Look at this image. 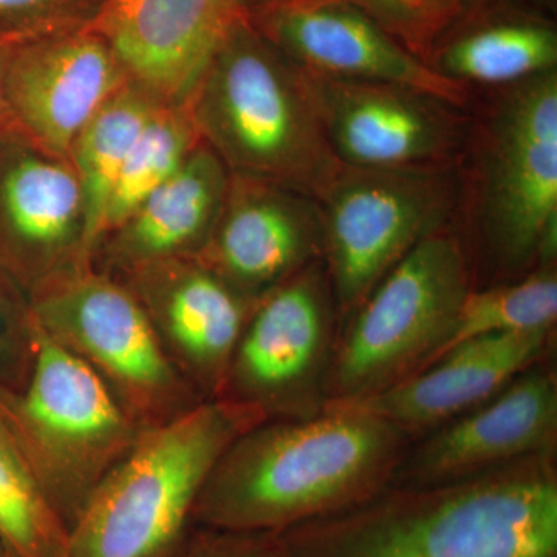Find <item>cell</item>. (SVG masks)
Masks as SVG:
<instances>
[{
  "mask_svg": "<svg viewBox=\"0 0 557 557\" xmlns=\"http://www.w3.org/2000/svg\"><path fill=\"white\" fill-rule=\"evenodd\" d=\"M555 450L468 478L388 485L278 533L285 557H557Z\"/></svg>",
  "mask_w": 557,
  "mask_h": 557,
  "instance_id": "1",
  "label": "cell"
},
{
  "mask_svg": "<svg viewBox=\"0 0 557 557\" xmlns=\"http://www.w3.org/2000/svg\"><path fill=\"white\" fill-rule=\"evenodd\" d=\"M416 435L348 406L271 418L226 449L201 491L194 527L282 533L391 485Z\"/></svg>",
  "mask_w": 557,
  "mask_h": 557,
  "instance_id": "2",
  "label": "cell"
},
{
  "mask_svg": "<svg viewBox=\"0 0 557 557\" xmlns=\"http://www.w3.org/2000/svg\"><path fill=\"white\" fill-rule=\"evenodd\" d=\"M228 397L203 399L143 428L70 528L69 557H175L188 545L209 475L226 449L262 421Z\"/></svg>",
  "mask_w": 557,
  "mask_h": 557,
  "instance_id": "3",
  "label": "cell"
},
{
  "mask_svg": "<svg viewBox=\"0 0 557 557\" xmlns=\"http://www.w3.org/2000/svg\"><path fill=\"white\" fill-rule=\"evenodd\" d=\"M233 175L319 200L344 164L330 149L298 65L249 21L234 25L188 102Z\"/></svg>",
  "mask_w": 557,
  "mask_h": 557,
  "instance_id": "4",
  "label": "cell"
},
{
  "mask_svg": "<svg viewBox=\"0 0 557 557\" xmlns=\"http://www.w3.org/2000/svg\"><path fill=\"white\" fill-rule=\"evenodd\" d=\"M482 124L472 121L469 214L497 274L555 265L557 247V73L498 87Z\"/></svg>",
  "mask_w": 557,
  "mask_h": 557,
  "instance_id": "5",
  "label": "cell"
},
{
  "mask_svg": "<svg viewBox=\"0 0 557 557\" xmlns=\"http://www.w3.org/2000/svg\"><path fill=\"white\" fill-rule=\"evenodd\" d=\"M0 420L69 530L143 429L104 380L36 321L30 370L20 391L0 394Z\"/></svg>",
  "mask_w": 557,
  "mask_h": 557,
  "instance_id": "6",
  "label": "cell"
},
{
  "mask_svg": "<svg viewBox=\"0 0 557 557\" xmlns=\"http://www.w3.org/2000/svg\"><path fill=\"white\" fill-rule=\"evenodd\" d=\"M472 289L465 237L429 233L362 300L330 359L324 405L358 401L418 372L445 346Z\"/></svg>",
  "mask_w": 557,
  "mask_h": 557,
  "instance_id": "7",
  "label": "cell"
},
{
  "mask_svg": "<svg viewBox=\"0 0 557 557\" xmlns=\"http://www.w3.org/2000/svg\"><path fill=\"white\" fill-rule=\"evenodd\" d=\"M28 296L36 324L87 362L139 426L164 423L203 401L119 277L91 265L70 267Z\"/></svg>",
  "mask_w": 557,
  "mask_h": 557,
  "instance_id": "8",
  "label": "cell"
},
{
  "mask_svg": "<svg viewBox=\"0 0 557 557\" xmlns=\"http://www.w3.org/2000/svg\"><path fill=\"white\" fill-rule=\"evenodd\" d=\"M460 164L417 170L344 166L318 200L324 263L338 313L350 317L381 278L460 207Z\"/></svg>",
  "mask_w": 557,
  "mask_h": 557,
  "instance_id": "9",
  "label": "cell"
},
{
  "mask_svg": "<svg viewBox=\"0 0 557 557\" xmlns=\"http://www.w3.org/2000/svg\"><path fill=\"white\" fill-rule=\"evenodd\" d=\"M336 314L324 259L271 289L245 325L223 397L255 406L269 420L319 412Z\"/></svg>",
  "mask_w": 557,
  "mask_h": 557,
  "instance_id": "10",
  "label": "cell"
},
{
  "mask_svg": "<svg viewBox=\"0 0 557 557\" xmlns=\"http://www.w3.org/2000/svg\"><path fill=\"white\" fill-rule=\"evenodd\" d=\"M302 72L311 106L341 164L358 170L458 166L472 120L424 91Z\"/></svg>",
  "mask_w": 557,
  "mask_h": 557,
  "instance_id": "11",
  "label": "cell"
},
{
  "mask_svg": "<svg viewBox=\"0 0 557 557\" xmlns=\"http://www.w3.org/2000/svg\"><path fill=\"white\" fill-rule=\"evenodd\" d=\"M83 190L65 157L0 132V269L25 292L84 263Z\"/></svg>",
  "mask_w": 557,
  "mask_h": 557,
  "instance_id": "12",
  "label": "cell"
},
{
  "mask_svg": "<svg viewBox=\"0 0 557 557\" xmlns=\"http://www.w3.org/2000/svg\"><path fill=\"white\" fill-rule=\"evenodd\" d=\"M249 21L293 64L317 75L398 84L467 109L469 87L445 78L391 33L343 0H287Z\"/></svg>",
  "mask_w": 557,
  "mask_h": 557,
  "instance_id": "13",
  "label": "cell"
},
{
  "mask_svg": "<svg viewBox=\"0 0 557 557\" xmlns=\"http://www.w3.org/2000/svg\"><path fill=\"white\" fill-rule=\"evenodd\" d=\"M134 293L172 364L201 399L225 394L234 351L259 300L249 299L196 258L113 274Z\"/></svg>",
  "mask_w": 557,
  "mask_h": 557,
  "instance_id": "14",
  "label": "cell"
},
{
  "mask_svg": "<svg viewBox=\"0 0 557 557\" xmlns=\"http://www.w3.org/2000/svg\"><path fill=\"white\" fill-rule=\"evenodd\" d=\"M247 0H102L89 27L132 86L159 106H186Z\"/></svg>",
  "mask_w": 557,
  "mask_h": 557,
  "instance_id": "15",
  "label": "cell"
},
{
  "mask_svg": "<svg viewBox=\"0 0 557 557\" xmlns=\"http://www.w3.org/2000/svg\"><path fill=\"white\" fill-rule=\"evenodd\" d=\"M129 83L109 44L91 30L9 44L3 94L22 134L69 159L95 113Z\"/></svg>",
  "mask_w": 557,
  "mask_h": 557,
  "instance_id": "16",
  "label": "cell"
},
{
  "mask_svg": "<svg viewBox=\"0 0 557 557\" xmlns=\"http://www.w3.org/2000/svg\"><path fill=\"white\" fill-rule=\"evenodd\" d=\"M324 247L318 200L231 174L218 223L193 258L242 295L260 300L314 260L324 259Z\"/></svg>",
  "mask_w": 557,
  "mask_h": 557,
  "instance_id": "17",
  "label": "cell"
},
{
  "mask_svg": "<svg viewBox=\"0 0 557 557\" xmlns=\"http://www.w3.org/2000/svg\"><path fill=\"white\" fill-rule=\"evenodd\" d=\"M556 437V375L537 364L478 408L410 446L391 485L418 486L468 478L555 450Z\"/></svg>",
  "mask_w": 557,
  "mask_h": 557,
  "instance_id": "18",
  "label": "cell"
},
{
  "mask_svg": "<svg viewBox=\"0 0 557 557\" xmlns=\"http://www.w3.org/2000/svg\"><path fill=\"white\" fill-rule=\"evenodd\" d=\"M552 338L553 330H539L463 341L394 386L339 405L373 413L416 435L478 408L541 364Z\"/></svg>",
  "mask_w": 557,
  "mask_h": 557,
  "instance_id": "19",
  "label": "cell"
},
{
  "mask_svg": "<svg viewBox=\"0 0 557 557\" xmlns=\"http://www.w3.org/2000/svg\"><path fill=\"white\" fill-rule=\"evenodd\" d=\"M230 182L228 168L201 139L174 177L102 237L91 267L121 274L199 255L218 223Z\"/></svg>",
  "mask_w": 557,
  "mask_h": 557,
  "instance_id": "20",
  "label": "cell"
},
{
  "mask_svg": "<svg viewBox=\"0 0 557 557\" xmlns=\"http://www.w3.org/2000/svg\"><path fill=\"white\" fill-rule=\"evenodd\" d=\"M426 62L461 86H511L556 70L557 35L528 17L485 22L435 49Z\"/></svg>",
  "mask_w": 557,
  "mask_h": 557,
  "instance_id": "21",
  "label": "cell"
},
{
  "mask_svg": "<svg viewBox=\"0 0 557 557\" xmlns=\"http://www.w3.org/2000/svg\"><path fill=\"white\" fill-rule=\"evenodd\" d=\"M145 91L127 83L86 124L70 149L69 160L83 190L86 231L84 263L91 265L102 222L116 180L143 127L159 109Z\"/></svg>",
  "mask_w": 557,
  "mask_h": 557,
  "instance_id": "22",
  "label": "cell"
},
{
  "mask_svg": "<svg viewBox=\"0 0 557 557\" xmlns=\"http://www.w3.org/2000/svg\"><path fill=\"white\" fill-rule=\"evenodd\" d=\"M70 530L0 420V548L7 557H69Z\"/></svg>",
  "mask_w": 557,
  "mask_h": 557,
  "instance_id": "23",
  "label": "cell"
},
{
  "mask_svg": "<svg viewBox=\"0 0 557 557\" xmlns=\"http://www.w3.org/2000/svg\"><path fill=\"white\" fill-rule=\"evenodd\" d=\"M200 143L188 104L160 106L124 161L106 209L100 240L174 177Z\"/></svg>",
  "mask_w": 557,
  "mask_h": 557,
  "instance_id": "24",
  "label": "cell"
},
{
  "mask_svg": "<svg viewBox=\"0 0 557 557\" xmlns=\"http://www.w3.org/2000/svg\"><path fill=\"white\" fill-rule=\"evenodd\" d=\"M556 319L555 265L541 267L525 276L512 278L508 284L472 288L461 306L448 341L428 364L463 341L500 333L553 330Z\"/></svg>",
  "mask_w": 557,
  "mask_h": 557,
  "instance_id": "25",
  "label": "cell"
},
{
  "mask_svg": "<svg viewBox=\"0 0 557 557\" xmlns=\"http://www.w3.org/2000/svg\"><path fill=\"white\" fill-rule=\"evenodd\" d=\"M364 11L406 49L426 61L440 33L465 9L460 0H343Z\"/></svg>",
  "mask_w": 557,
  "mask_h": 557,
  "instance_id": "26",
  "label": "cell"
},
{
  "mask_svg": "<svg viewBox=\"0 0 557 557\" xmlns=\"http://www.w3.org/2000/svg\"><path fill=\"white\" fill-rule=\"evenodd\" d=\"M102 0H0V42L60 35L89 27Z\"/></svg>",
  "mask_w": 557,
  "mask_h": 557,
  "instance_id": "27",
  "label": "cell"
},
{
  "mask_svg": "<svg viewBox=\"0 0 557 557\" xmlns=\"http://www.w3.org/2000/svg\"><path fill=\"white\" fill-rule=\"evenodd\" d=\"M30 296L0 269V394L20 391L33 358Z\"/></svg>",
  "mask_w": 557,
  "mask_h": 557,
  "instance_id": "28",
  "label": "cell"
},
{
  "mask_svg": "<svg viewBox=\"0 0 557 557\" xmlns=\"http://www.w3.org/2000/svg\"><path fill=\"white\" fill-rule=\"evenodd\" d=\"M188 552L189 557H285L278 533L199 530Z\"/></svg>",
  "mask_w": 557,
  "mask_h": 557,
  "instance_id": "29",
  "label": "cell"
},
{
  "mask_svg": "<svg viewBox=\"0 0 557 557\" xmlns=\"http://www.w3.org/2000/svg\"><path fill=\"white\" fill-rule=\"evenodd\" d=\"M7 50L9 44L0 42V132L17 129L10 110L7 108L5 94H3V69H5Z\"/></svg>",
  "mask_w": 557,
  "mask_h": 557,
  "instance_id": "30",
  "label": "cell"
},
{
  "mask_svg": "<svg viewBox=\"0 0 557 557\" xmlns=\"http://www.w3.org/2000/svg\"><path fill=\"white\" fill-rule=\"evenodd\" d=\"M287 2V0H247L248 14L255 13L265 7L274 5V3Z\"/></svg>",
  "mask_w": 557,
  "mask_h": 557,
  "instance_id": "31",
  "label": "cell"
},
{
  "mask_svg": "<svg viewBox=\"0 0 557 557\" xmlns=\"http://www.w3.org/2000/svg\"><path fill=\"white\" fill-rule=\"evenodd\" d=\"M461 5H463V9L467 10L468 7L475 5V3L479 2V0H460Z\"/></svg>",
  "mask_w": 557,
  "mask_h": 557,
  "instance_id": "32",
  "label": "cell"
},
{
  "mask_svg": "<svg viewBox=\"0 0 557 557\" xmlns=\"http://www.w3.org/2000/svg\"><path fill=\"white\" fill-rule=\"evenodd\" d=\"M175 557H189L188 545H186V547L183 548Z\"/></svg>",
  "mask_w": 557,
  "mask_h": 557,
  "instance_id": "33",
  "label": "cell"
},
{
  "mask_svg": "<svg viewBox=\"0 0 557 557\" xmlns=\"http://www.w3.org/2000/svg\"><path fill=\"white\" fill-rule=\"evenodd\" d=\"M0 557H7L5 553H3V549L0 548Z\"/></svg>",
  "mask_w": 557,
  "mask_h": 557,
  "instance_id": "34",
  "label": "cell"
}]
</instances>
